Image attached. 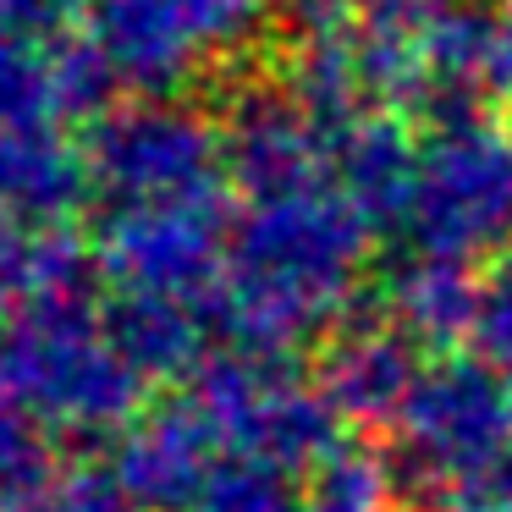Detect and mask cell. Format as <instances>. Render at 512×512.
Instances as JSON below:
<instances>
[{"label":"cell","mask_w":512,"mask_h":512,"mask_svg":"<svg viewBox=\"0 0 512 512\" xmlns=\"http://www.w3.org/2000/svg\"><path fill=\"white\" fill-rule=\"evenodd\" d=\"M50 424H39L23 402L0 391V512L23 507L28 496L56 479V446H50Z\"/></svg>","instance_id":"obj_18"},{"label":"cell","mask_w":512,"mask_h":512,"mask_svg":"<svg viewBox=\"0 0 512 512\" xmlns=\"http://www.w3.org/2000/svg\"><path fill=\"white\" fill-rule=\"evenodd\" d=\"M193 512H298V485L287 468L265 463V457L226 452L204 496L193 501Z\"/></svg>","instance_id":"obj_19"},{"label":"cell","mask_w":512,"mask_h":512,"mask_svg":"<svg viewBox=\"0 0 512 512\" xmlns=\"http://www.w3.org/2000/svg\"><path fill=\"white\" fill-rule=\"evenodd\" d=\"M232 226L237 215L226 182L171 193V199H127L100 215L94 259L116 292L204 303L226 270Z\"/></svg>","instance_id":"obj_5"},{"label":"cell","mask_w":512,"mask_h":512,"mask_svg":"<svg viewBox=\"0 0 512 512\" xmlns=\"http://www.w3.org/2000/svg\"><path fill=\"white\" fill-rule=\"evenodd\" d=\"M116 347L144 380L193 375L204 364V309L188 298H144V292H116V309L105 314Z\"/></svg>","instance_id":"obj_15"},{"label":"cell","mask_w":512,"mask_h":512,"mask_svg":"<svg viewBox=\"0 0 512 512\" xmlns=\"http://www.w3.org/2000/svg\"><path fill=\"white\" fill-rule=\"evenodd\" d=\"M89 171L94 193H105L111 204L215 188V182H226L221 127L171 94H144L133 105L94 116Z\"/></svg>","instance_id":"obj_7"},{"label":"cell","mask_w":512,"mask_h":512,"mask_svg":"<svg viewBox=\"0 0 512 512\" xmlns=\"http://www.w3.org/2000/svg\"><path fill=\"white\" fill-rule=\"evenodd\" d=\"M331 133L287 94V83H248L232 94L221 122L226 182L248 199H276L331 182Z\"/></svg>","instance_id":"obj_8"},{"label":"cell","mask_w":512,"mask_h":512,"mask_svg":"<svg viewBox=\"0 0 512 512\" xmlns=\"http://www.w3.org/2000/svg\"><path fill=\"white\" fill-rule=\"evenodd\" d=\"M89 39L138 94H171L204 67L177 0H89Z\"/></svg>","instance_id":"obj_11"},{"label":"cell","mask_w":512,"mask_h":512,"mask_svg":"<svg viewBox=\"0 0 512 512\" xmlns=\"http://www.w3.org/2000/svg\"><path fill=\"white\" fill-rule=\"evenodd\" d=\"M490 369L512 375V248H501L496 259H485V276H479V309H474V336Z\"/></svg>","instance_id":"obj_20"},{"label":"cell","mask_w":512,"mask_h":512,"mask_svg":"<svg viewBox=\"0 0 512 512\" xmlns=\"http://www.w3.org/2000/svg\"><path fill=\"white\" fill-rule=\"evenodd\" d=\"M419 254L496 259L512 248V133L485 116L435 127L419 155V188L408 210Z\"/></svg>","instance_id":"obj_6"},{"label":"cell","mask_w":512,"mask_h":512,"mask_svg":"<svg viewBox=\"0 0 512 512\" xmlns=\"http://www.w3.org/2000/svg\"><path fill=\"white\" fill-rule=\"evenodd\" d=\"M226 446L193 397L155 402L127 430H116L111 474L138 512H193Z\"/></svg>","instance_id":"obj_9"},{"label":"cell","mask_w":512,"mask_h":512,"mask_svg":"<svg viewBox=\"0 0 512 512\" xmlns=\"http://www.w3.org/2000/svg\"><path fill=\"white\" fill-rule=\"evenodd\" d=\"M391 474L386 457L358 441H336L325 457L303 468L298 485V512H391Z\"/></svg>","instance_id":"obj_16"},{"label":"cell","mask_w":512,"mask_h":512,"mask_svg":"<svg viewBox=\"0 0 512 512\" xmlns=\"http://www.w3.org/2000/svg\"><path fill=\"white\" fill-rule=\"evenodd\" d=\"M391 501L408 512H512V391L485 358L441 353L391 419Z\"/></svg>","instance_id":"obj_2"},{"label":"cell","mask_w":512,"mask_h":512,"mask_svg":"<svg viewBox=\"0 0 512 512\" xmlns=\"http://www.w3.org/2000/svg\"><path fill=\"white\" fill-rule=\"evenodd\" d=\"M61 122L56 34H12L0 28V127Z\"/></svg>","instance_id":"obj_17"},{"label":"cell","mask_w":512,"mask_h":512,"mask_svg":"<svg viewBox=\"0 0 512 512\" xmlns=\"http://www.w3.org/2000/svg\"><path fill=\"white\" fill-rule=\"evenodd\" d=\"M501 17H507V23H512V0H501Z\"/></svg>","instance_id":"obj_24"},{"label":"cell","mask_w":512,"mask_h":512,"mask_svg":"<svg viewBox=\"0 0 512 512\" xmlns=\"http://www.w3.org/2000/svg\"><path fill=\"white\" fill-rule=\"evenodd\" d=\"M28 248H34V226L0 215V325L17 320L23 303L34 298V287H28Z\"/></svg>","instance_id":"obj_22"},{"label":"cell","mask_w":512,"mask_h":512,"mask_svg":"<svg viewBox=\"0 0 512 512\" xmlns=\"http://www.w3.org/2000/svg\"><path fill=\"white\" fill-rule=\"evenodd\" d=\"M474 309L479 276L446 254H413L386 287V320L430 353H452L463 336H474Z\"/></svg>","instance_id":"obj_14"},{"label":"cell","mask_w":512,"mask_h":512,"mask_svg":"<svg viewBox=\"0 0 512 512\" xmlns=\"http://www.w3.org/2000/svg\"><path fill=\"white\" fill-rule=\"evenodd\" d=\"M72 12V0H0V28L12 34H45Z\"/></svg>","instance_id":"obj_23"},{"label":"cell","mask_w":512,"mask_h":512,"mask_svg":"<svg viewBox=\"0 0 512 512\" xmlns=\"http://www.w3.org/2000/svg\"><path fill=\"white\" fill-rule=\"evenodd\" d=\"M419 369V342L386 314H369V320H347L325 336L314 380L342 424H391Z\"/></svg>","instance_id":"obj_10"},{"label":"cell","mask_w":512,"mask_h":512,"mask_svg":"<svg viewBox=\"0 0 512 512\" xmlns=\"http://www.w3.org/2000/svg\"><path fill=\"white\" fill-rule=\"evenodd\" d=\"M12 512H138L133 496L116 485V474H100V468H67L56 474L39 496H28L23 507Z\"/></svg>","instance_id":"obj_21"},{"label":"cell","mask_w":512,"mask_h":512,"mask_svg":"<svg viewBox=\"0 0 512 512\" xmlns=\"http://www.w3.org/2000/svg\"><path fill=\"white\" fill-rule=\"evenodd\" d=\"M0 391L56 435H111L144 413V375L127 364L89 298L28 303L17 320H6Z\"/></svg>","instance_id":"obj_3"},{"label":"cell","mask_w":512,"mask_h":512,"mask_svg":"<svg viewBox=\"0 0 512 512\" xmlns=\"http://www.w3.org/2000/svg\"><path fill=\"white\" fill-rule=\"evenodd\" d=\"M419 155L424 144H413L408 116L375 111L336 138L331 182L364 210L375 232H391V226H408L413 188H419Z\"/></svg>","instance_id":"obj_13"},{"label":"cell","mask_w":512,"mask_h":512,"mask_svg":"<svg viewBox=\"0 0 512 512\" xmlns=\"http://www.w3.org/2000/svg\"><path fill=\"white\" fill-rule=\"evenodd\" d=\"M188 397L215 424L226 452L265 457L287 474H303L342 441V419L325 402L320 380L303 375L287 353L232 342L193 369Z\"/></svg>","instance_id":"obj_4"},{"label":"cell","mask_w":512,"mask_h":512,"mask_svg":"<svg viewBox=\"0 0 512 512\" xmlns=\"http://www.w3.org/2000/svg\"><path fill=\"white\" fill-rule=\"evenodd\" d=\"M89 188V149H78L56 122L0 127V215L23 226H56Z\"/></svg>","instance_id":"obj_12"},{"label":"cell","mask_w":512,"mask_h":512,"mask_svg":"<svg viewBox=\"0 0 512 512\" xmlns=\"http://www.w3.org/2000/svg\"><path fill=\"white\" fill-rule=\"evenodd\" d=\"M369 237L375 226L336 182L248 199L232 226L226 270L210 292L215 320L232 342L265 353H292L314 342L342 320Z\"/></svg>","instance_id":"obj_1"}]
</instances>
